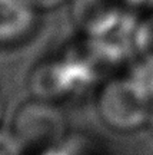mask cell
I'll use <instances>...</instances> for the list:
<instances>
[{
    "label": "cell",
    "instance_id": "cell-8",
    "mask_svg": "<svg viewBox=\"0 0 153 155\" xmlns=\"http://www.w3.org/2000/svg\"><path fill=\"white\" fill-rule=\"evenodd\" d=\"M123 7L127 10L136 13L137 10L145 13V12L153 9V0H119Z\"/></svg>",
    "mask_w": 153,
    "mask_h": 155
},
{
    "label": "cell",
    "instance_id": "cell-5",
    "mask_svg": "<svg viewBox=\"0 0 153 155\" xmlns=\"http://www.w3.org/2000/svg\"><path fill=\"white\" fill-rule=\"evenodd\" d=\"M133 53L140 63L153 66V9L137 16L133 32Z\"/></svg>",
    "mask_w": 153,
    "mask_h": 155
},
{
    "label": "cell",
    "instance_id": "cell-4",
    "mask_svg": "<svg viewBox=\"0 0 153 155\" xmlns=\"http://www.w3.org/2000/svg\"><path fill=\"white\" fill-rule=\"evenodd\" d=\"M29 86L34 98L57 102L72 91V81L65 75V65L46 63L33 68L29 76Z\"/></svg>",
    "mask_w": 153,
    "mask_h": 155
},
{
    "label": "cell",
    "instance_id": "cell-1",
    "mask_svg": "<svg viewBox=\"0 0 153 155\" xmlns=\"http://www.w3.org/2000/svg\"><path fill=\"white\" fill-rule=\"evenodd\" d=\"M150 104V94L133 73L104 82L96 96V111L102 124L120 134L148 127Z\"/></svg>",
    "mask_w": 153,
    "mask_h": 155
},
{
    "label": "cell",
    "instance_id": "cell-6",
    "mask_svg": "<svg viewBox=\"0 0 153 155\" xmlns=\"http://www.w3.org/2000/svg\"><path fill=\"white\" fill-rule=\"evenodd\" d=\"M26 151L10 129H0V155H24Z\"/></svg>",
    "mask_w": 153,
    "mask_h": 155
},
{
    "label": "cell",
    "instance_id": "cell-2",
    "mask_svg": "<svg viewBox=\"0 0 153 155\" xmlns=\"http://www.w3.org/2000/svg\"><path fill=\"white\" fill-rule=\"evenodd\" d=\"M10 131L26 152L46 151L63 138L66 119L55 102L33 96L16 108Z\"/></svg>",
    "mask_w": 153,
    "mask_h": 155
},
{
    "label": "cell",
    "instance_id": "cell-3",
    "mask_svg": "<svg viewBox=\"0 0 153 155\" xmlns=\"http://www.w3.org/2000/svg\"><path fill=\"white\" fill-rule=\"evenodd\" d=\"M40 12L29 0H0V48L22 46L34 36Z\"/></svg>",
    "mask_w": 153,
    "mask_h": 155
},
{
    "label": "cell",
    "instance_id": "cell-10",
    "mask_svg": "<svg viewBox=\"0 0 153 155\" xmlns=\"http://www.w3.org/2000/svg\"><path fill=\"white\" fill-rule=\"evenodd\" d=\"M148 128H150V129H152V131H153V98H152V104H150V112H149Z\"/></svg>",
    "mask_w": 153,
    "mask_h": 155
},
{
    "label": "cell",
    "instance_id": "cell-9",
    "mask_svg": "<svg viewBox=\"0 0 153 155\" xmlns=\"http://www.w3.org/2000/svg\"><path fill=\"white\" fill-rule=\"evenodd\" d=\"M5 111H6L5 101H3V98H2V94H0V125H2V121H3V116H5Z\"/></svg>",
    "mask_w": 153,
    "mask_h": 155
},
{
    "label": "cell",
    "instance_id": "cell-7",
    "mask_svg": "<svg viewBox=\"0 0 153 155\" xmlns=\"http://www.w3.org/2000/svg\"><path fill=\"white\" fill-rule=\"evenodd\" d=\"M40 13L43 12H49V10H55L59 9L62 6L69 5L70 0H29Z\"/></svg>",
    "mask_w": 153,
    "mask_h": 155
}]
</instances>
